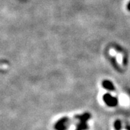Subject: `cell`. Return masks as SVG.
Segmentation results:
<instances>
[{"mask_svg": "<svg viewBox=\"0 0 130 130\" xmlns=\"http://www.w3.org/2000/svg\"><path fill=\"white\" fill-rule=\"evenodd\" d=\"M70 120L68 118H63L60 119L55 125V129L57 130H66L69 125Z\"/></svg>", "mask_w": 130, "mask_h": 130, "instance_id": "cell-1", "label": "cell"}, {"mask_svg": "<svg viewBox=\"0 0 130 130\" xmlns=\"http://www.w3.org/2000/svg\"><path fill=\"white\" fill-rule=\"evenodd\" d=\"M127 9H128V10L130 11V2H129L128 5H127Z\"/></svg>", "mask_w": 130, "mask_h": 130, "instance_id": "cell-5", "label": "cell"}, {"mask_svg": "<svg viewBox=\"0 0 130 130\" xmlns=\"http://www.w3.org/2000/svg\"><path fill=\"white\" fill-rule=\"evenodd\" d=\"M102 85L104 88L108 90H114L115 89L113 83L109 80H104V82H102Z\"/></svg>", "mask_w": 130, "mask_h": 130, "instance_id": "cell-3", "label": "cell"}, {"mask_svg": "<svg viewBox=\"0 0 130 130\" xmlns=\"http://www.w3.org/2000/svg\"><path fill=\"white\" fill-rule=\"evenodd\" d=\"M104 101L108 106H116L118 104V100L116 98L111 96L110 94H106L103 97Z\"/></svg>", "mask_w": 130, "mask_h": 130, "instance_id": "cell-2", "label": "cell"}, {"mask_svg": "<svg viewBox=\"0 0 130 130\" xmlns=\"http://www.w3.org/2000/svg\"><path fill=\"white\" fill-rule=\"evenodd\" d=\"M114 127L116 130H120L121 129V122H120V120L116 121L114 123Z\"/></svg>", "mask_w": 130, "mask_h": 130, "instance_id": "cell-4", "label": "cell"}]
</instances>
